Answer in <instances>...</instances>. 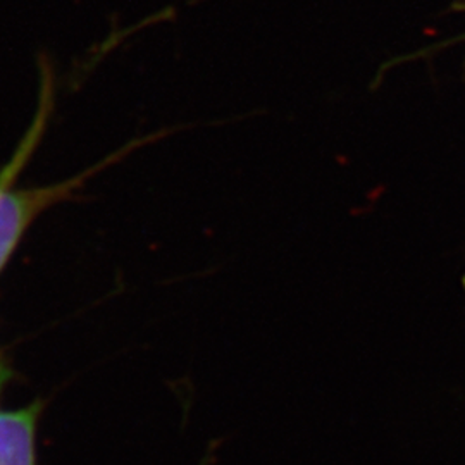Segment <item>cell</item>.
Segmentation results:
<instances>
[{
    "label": "cell",
    "mask_w": 465,
    "mask_h": 465,
    "mask_svg": "<svg viewBox=\"0 0 465 465\" xmlns=\"http://www.w3.org/2000/svg\"><path fill=\"white\" fill-rule=\"evenodd\" d=\"M38 67H40V88H38L34 121L28 132L21 138L9 163H5L0 169V274L11 262L19 243L23 242L25 234L36 221V217L44 214L55 203L76 199V192L82 190L92 176L99 174L109 166H114L116 163H121L134 150L149 145L152 142L161 140L163 136L174 132V130H161L157 134L134 138L121 149L113 152L111 155H107L104 161L84 169L78 176L64 182L45 184V186H17V176L34 157L35 150L38 149L55 107L54 67L47 57H40Z\"/></svg>",
    "instance_id": "cell-1"
},
{
    "label": "cell",
    "mask_w": 465,
    "mask_h": 465,
    "mask_svg": "<svg viewBox=\"0 0 465 465\" xmlns=\"http://www.w3.org/2000/svg\"><path fill=\"white\" fill-rule=\"evenodd\" d=\"M219 447V441H211V445H209V449H207V453L203 455V459L200 460V465H211L214 464V460H216V449Z\"/></svg>",
    "instance_id": "cell-3"
},
{
    "label": "cell",
    "mask_w": 465,
    "mask_h": 465,
    "mask_svg": "<svg viewBox=\"0 0 465 465\" xmlns=\"http://www.w3.org/2000/svg\"><path fill=\"white\" fill-rule=\"evenodd\" d=\"M44 403L0 412V465H38L36 431Z\"/></svg>",
    "instance_id": "cell-2"
},
{
    "label": "cell",
    "mask_w": 465,
    "mask_h": 465,
    "mask_svg": "<svg viewBox=\"0 0 465 465\" xmlns=\"http://www.w3.org/2000/svg\"><path fill=\"white\" fill-rule=\"evenodd\" d=\"M5 378H7V369L4 366V361H2V357H0V388H2V384L5 382Z\"/></svg>",
    "instance_id": "cell-4"
},
{
    "label": "cell",
    "mask_w": 465,
    "mask_h": 465,
    "mask_svg": "<svg viewBox=\"0 0 465 465\" xmlns=\"http://www.w3.org/2000/svg\"><path fill=\"white\" fill-rule=\"evenodd\" d=\"M464 284H465V276H464Z\"/></svg>",
    "instance_id": "cell-5"
}]
</instances>
